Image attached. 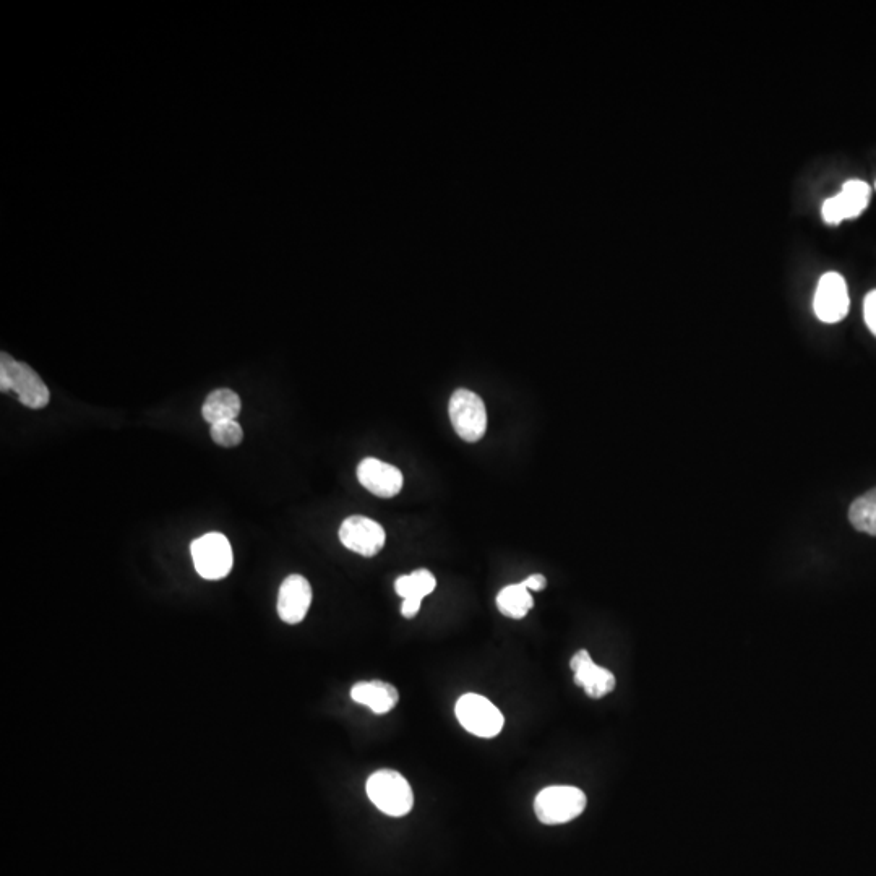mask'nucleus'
Instances as JSON below:
<instances>
[{
    "instance_id": "6ab92c4d",
    "label": "nucleus",
    "mask_w": 876,
    "mask_h": 876,
    "mask_svg": "<svg viewBox=\"0 0 876 876\" xmlns=\"http://www.w3.org/2000/svg\"><path fill=\"white\" fill-rule=\"evenodd\" d=\"M864 317L867 327L876 336V289L868 292L864 301Z\"/></svg>"
},
{
    "instance_id": "dca6fc26",
    "label": "nucleus",
    "mask_w": 876,
    "mask_h": 876,
    "mask_svg": "<svg viewBox=\"0 0 876 876\" xmlns=\"http://www.w3.org/2000/svg\"><path fill=\"white\" fill-rule=\"evenodd\" d=\"M435 586H437V580L426 568L416 570L411 575L400 576L395 581L396 593H398V596L403 597V599H419V601H422L424 597L434 593Z\"/></svg>"
},
{
    "instance_id": "20e7f679",
    "label": "nucleus",
    "mask_w": 876,
    "mask_h": 876,
    "mask_svg": "<svg viewBox=\"0 0 876 876\" xmlns=\"http://www.w3.org/2000/svg\"><path fill=\"white\" fill-rule=\"evenodd\" d=\"M448 413L453 429L464 442H479L486 435V404L474 391L456 390L451 395Z\"/></svg>"
},
{
    "instance_id": "39448f33",
    "label": "nucleus",
    "mask_w": 876,
    "mask_h": 876,
    "mask_svg": "<svg viewBox=\"0 0 876 876\" xmlns=\"http://www.w3.org/2000/svg\"><path fill=\"white\" fill-rule=\"evenodd\" d=\"M455 713L469 734L482 739L497 737L505 724L502 711L492 701L476 693L461 696L456 703Z\"/></svg>"
},
{
    "instance_id": "f3484780",
    "label": "nucleus",
    "mask_w": 876,
    "mask_h": 876,
    "mask_svg": "<svg viewBox=\"0 0 876 876\" xmlns=\"http://www.w3.org/2000/svg\"><path fill=\"white\" fill-rule=\"evenodd\" d=\"M849 520L860 533L876 536V489L855 499L849 510Z\"/></svg>"
},
{
    "instance_id": "9b49d317",
    "label": "nucleus",
    "mask_w": 876,
    "mask_h": 876,
    "mask_svg": "<svg viewBox=\"0 0 876 876\" xmlns=\"http://www.w3.org/2000/svg\"><path fill=\"white\" fill-rule=\"evenodd\" d=\"M312 604V586L302 575H291L278 593V615L284 623L297 625L305 619Z\"/></svg>"
},
{
    "instance_id": "412c9836",
    "label": "nucleus",
    "mask_w": 876,
    "mask_h": 876,
    "mask_svg": "<svg viewBox=\"0 0 876 876\" xmlns=\"http://www.w3.org/2000/svg\"><path fill=\"white\" fill-rule=\"evenodd\" d=\"M523 584L529 589V591H542V589H546L547 586L546 576L531 575L523 581Z\"/></svg>"
},
{
    "instance_id": "423d86ee",
    "label": "nucleus",
    "mask_w": 876,
    "mask_h": 876,
    "mask_svg": "<svg viewBox=\"0 0 876 876\" xmlns=\"http://www.w3.org/2000/svg\"><path fill=\"white\" fill-rule=\"evenodd\" d=\"M195 570L205 580H223L231 573L232 547L228 537L221 533H208L198 537L190 546Z\"/></svg>"
},
{
    "instance_id": "1a4fd4ad",
    "label": "nucleus",
    "mask_w": 876,
    "mask_h": 876,
    "mask_svg": "<svg viewBox=\"0 0 876 876\" xmlns=\"http://www.w3.org/2000/svg\"><path fill=\"white\" fill-rule=\"evenodd\" d=\"M872 189L867 182L851 179L842 185L838 195L823 203L821 215L826 224H839L846 219H854L864 213L870 203Z\"/></svg>"
},
{
    "instance_id": "7ed1b4c3",
    "label": "nucleus",
    "mask_w": 876,
    "mask_h": 876,
    "mask_svg": "<svg viewBox=\"0 0 876 876\" xmlns=\"http://www.w3.org/2000/svg\"><path fill=\"white\" fill-rule=\"evenodd\" d=\"M586 803V794L578 787H546L536 795L534 813L544 825H563L578 818L584 812Z\"/></svg>"
},
{
    "instance_id": "f03ea898",
    "label": "nucleus",
    "mask_w": 876,
    "mask_h": 876,
    "mask_svg": "<svg viewBox=\"0 0 876 876\" xmlns=\"http://www.w3.org/2000/svg\"><path fill=\"white\" fill-rule=\"evenodd\" d=\"M367 795L380 812L388 816L408 815L414 807L413 789L403 774L393 769H380L367 781Z\"/></svg>"
},
{
    "instance_id": "f8f14e48",
    "label": "nucleus",
    "mask_w": 876,
    "mask_h": 876,
    "mask_svg": "<svg viewBox=\"0 0 876 876\" xmlns=\"http://www.w3.org/2000/svg\"><path fill=\"white\" fill-rule=\"evenodd\" d=\"M570 667L575 672V683L584 688L586 695L594 700L614 692L617 680L610 670L594 664L586 649H581L570 661Z\"/></svg>"
},
{
    "instance_id": "ddd939ff",
    "label": "nucleus",
    "mask_w": 876,
    "mask_h": 876,
    "mask_svg": "<svg viewBox=\"0 0 876 876\" xmlns=\"http://www.w3.org/2000/svg\"><path fill=\"white\" fill-rule=\"evenodd\" d=\"M351 698L357 705H364L372 709L375 714H387L395 708L400 701V693L391 683L383 680H370L359 682L351 688Z\"/></svg>"
},
{
    "instance_id": "aec40b11",
    "label": "nucleus",
    "mask_w": 876,
    "mask_h": 876,
    "mask_svg": "<svg viewBox=\"0 0 876 876\" xmlns=\"http://www.w3.org/2000/svg\"><path fill=\"white\" fill-rule=\"evenodd\" d=\"M421 602L419 599H404L403 606H401L403 617H406V619L416 617L417 612L421 610Z\"/></svg>"
},
{
    "instance_id": "f257e3e1",
    "label": "nucleus",
    "mask_w": 876,
    "mask_h": 876,
    "mask_svg": "<svg viewBox=\"0 0 876 876\" xmlns=\"http://www.w3.org/2000/svg\"><path fill=\"white\" fill-rule=\"evenodd\" d=\"M0 390L15 391L18 401L30 409L46 408L51 393L43 378L25 362H18L10 354H0Z\"/></svg>"
},
{
    "instance_id": "9d476101",
    "label": "nucleus",
    "mask_w": 876,
    "mask_h": 876,
    "mask_svg": "<svg viewBox=\"0 0 876 876\" xmlns=\"http://www.w3.org/2000/svg\"><path fill=\"white\" fill-rule=\"evenodd\" d=\"M357 479L364 489L380 499H391L403 489V474L400 469L375 458H365L359 463Z\"/></svg>"
},
{
    "instance_id": "2eb2a0df",
    "label": "nucleus",
    "mask_w": 876,
    "mask_h": 876,
    "mask_svg": "<svg viewBox=\"0 0 876 876\" xmlns=\"http://www.w3.org/2000/svg\"><path fill=\"white\" fill-rule=\"evenodd\" d=\"M534 599L529 589L523 583L510 584L503 588L497 596V607L505 617L520 620L533 609Z\"/></svg>"
},
{
    "instance_id": "a211bd4d",
    "label": "nucleus",
    "mask_w": 876,
    "mask_h": 876,
    "mask_svg": "<svg viewBox=\"0 0 876 876\" xmlns=\"http://www.w3.org/2000/svg\"><path fill=\"white\" fill-rule=\"evenodd\" d=\"M211 440L219 447L232 448L241 445L244 430L237 421L216 422L210 429Z\"/></svg>"
},
{
    "instance_id": "0eeeda50",
    "label": "nucleus",
    "mask_w": 876,
    "mask_h": 876,
    "mask_svg": "<svg viewBox=\"0 0 876 876\" xmlns=\"http://www.w3.org/2000/svg\"><path fill=\"white\" fill-rule=\"evenodd\" d=\"M340 541L346 549L362 557H375L385 547L387 534L382 524L367 516H349L340 528Z\"/></svg>"
},
{
    "instance_id": "6e6552de",
    "label": "nucleus",
    "mask_w": 876,
    "mask_h": 876,
    "mask_svg": "<svg viewBox=\"0 0 876 876\" xmlns=\"http://www.w3.org/2000/svg\"><path fill=\"white\" fill-rule=\"evenodd\" d=\"M849 305L851 301L846 280L836 271L821 276L813 301L816 317L825 323L841 322L849 312Z\"/></svg>"
},
{
    "instance_id": "4468645a",
    "label": "nucleus",
    "mask_w": 876,
    "mask_h": 876,
    "mask_svg": "<svg viewBox=\"0 0 876 876\" xmlns=\"http://www.w3.org/2000/svg\"><path fill=\"white\" fill-rule=\"evenodd\" d=\"M242 401L237 393L228 388L211 391L203 404L202 414L211 426L216 422L236 421L241 414Z\"/></svg>"
}]
</instances>
